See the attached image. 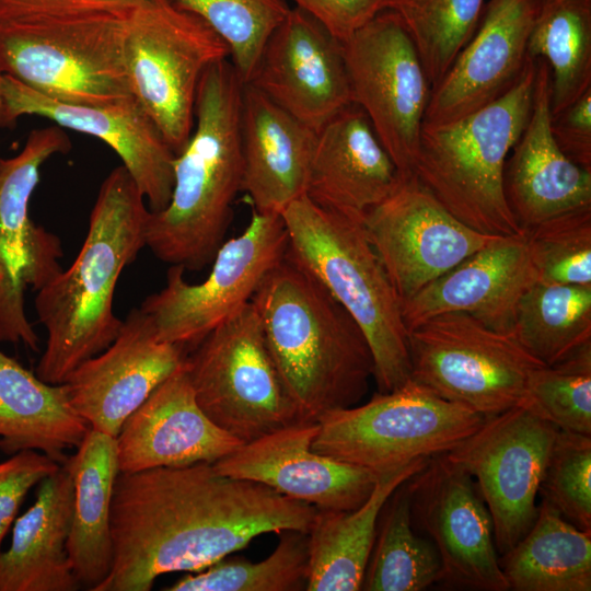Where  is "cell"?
<instances>
[{"instance_id": "9c48e42d", "label": "cell", "mask_w": 591, "mask_h": 591, "mask_svg": "<svg viewBox=\"0 0 591 591\" xmlns=\"http://www.w3.org/2000/svg\"><path fill=\"white\" fill-rule=\"evenodd\" d=\"M227 58L230 50L211 27L171 0H141L129 13L124 42L129 91L175 154L192 135L202 74Z\"/></svg>"}, {"instance_id": "4316f807", "label": "cell", "mask_w": 591, "mask_h": 591, "mask_svg": "<svg viewBox=\"0 0 591 591\" xmlns=\"http://www.w3.org/2000/svg\"><path fill=\"white\" fill-rule=\"evenodd\" d=\"M316 131L244 83L241 101L242 189L253 209L280 215L306 193Z\"/></svg>"}, {"instance_id": "bcb514c9", "label": "cell", "mask_w": 591, "mask_h": 591, "mask_svg": "<svg viewBox=\"0 0 591 591\" xmlns=\"http://www.w3.org/2000/svg\"><path fill=\"white\" fill-rule=\"evenodd\" d=\"M2 71L0 70V121H1V116H2V111H3V99H2Z\"/></svg>"}, {"instance_id": "ab89813d", "label": "cell", "mask_w": 591, "mask_h": 591, "mask_svg": "<svg viewBox=\"0 0 591 591\" xmlns=\"http://www.w3.org/2000/svg\"><path fill=\"white\" fill-rule=\"evenodd\" d=\"M524 233L537 281L591 286V207L558 215Z\"/></svg>"}, {"instance_id": "603a6c76", "label": "cell", "mask_w": 591, "mask_h": 591, "mask_svg": "<svg viewBox=\"0 0 591 591\" xmlns=\"http://www.w3.org/2000/svg\"><path fill=\"white\" fill-rule=\"evenodd\" d=\"M185 368L162 382L125 420L115 438L120 473L213 464L243 444L206 416Z\"/></svg>"}, {"instance_id": "2e32d148", "label": "cell", "mask_w": 591, "mask_h": 591, "mask_svg": "<svg viewBox=\"0 0 591 591\" xmlns=\"http://www.w3.org/2000/svg\"><path fill=\"white\" fill-rule=\"evenodd\" d=\"M362 223L402 304L500 235L478 232L447 210L417 176L401 177Z\"/></svg>"}, {"instance_id": "e0dca14e", "label": "cell", "mask_w": 591, "mask_h": 591, "mask_svg": "<svg viewBox=\"0 0 591 591\" xmlns=\"http://www.w3.org/2000/svg\"><path fill=\"white\" fill-rule=\"evenodd\" d=\"M412 518L431 537L442 580L480 591H507L488 508L473 477L444 454L406 482Z\"/></svg>"}, {"instance_id": "ac0fdd59", "label": "cell", "mask_w": 591, "mask_h": 591, "mask_svg": "<svg viewBox=\"0 0 591 591\" xmlns=\"http://www.w3.org/2000/svg\"><path fill=\"white\" fill-rule=\"evenodd\" d=\"M188 354L183 345L159 340L150 317L135 308L112 344L80 363L63 384L90 428L116 438L150 394L186 367Z\"/></svg>"}, {"instance_id": "44dd1931", "label": "cell", "mask_w": 591, "mask_h": 591, "mask_svg": "<svg viewBox=\"0 0 591 591\" xmlns=\"http://www.w3.org/2000/svg\"><path fill=\"white\" fill-rule=\"evenodd\" d=\"M318 422L303 420L243 443L213 463L227 476L264 484L318 510H352L372 493L370 471L315 452Z\"/></svg>"}, {"instance_id": "6da1fadb", "label": "cell", "mask_w": 591, "mask_h": 591, "mask_svg": "<svg viewBox=\"0 0 591 591\" xmlns=\"http://www.w3.org/2000/svg\"><path fill=\"white\" fill-rule=\"evenodd\" d=\"M317 509L200 462L118 474L113 565L93 591H149L164 573L200 571L266 533H308Z\"/></svg>"}, {"instance_id": "60d3db41", "label": "cell", "mask_w": 591, "mask_h": 591, "mask_svg": "<svg viewBox=\"0 0 591 591\" xmlns=\"http://www.w3.org/2000/svg\"><path fill=\"white\" fill-rule=\"evenodd\" d=\"M540 493L564 519L591 532V437L558 431Z\"/></svg>"}, {"instance_id": "4fadbf2b", "label": "cell", "mask_w": 591, "mask_h": 591, "mask_svg": "<svg viewBox=\"0 0 591 591\" xmlns=\"http://www.w3.org/2000/svg\"><path fill=\"white\" fill-rule=\"evenodd\" d=\"M352 103L368 116L402 177L415 174L431 84L404 24L379 12L343 42Z\"/></svg>"}, {"instance_id": "d4e9b609", "label": "cell", "mask_w": 591, "mask_h": 591, "mask_svg": "<svg viewBox=\"0 0 591 591\" xmlns=\"http://www.w3.org/2000/svg\"><path fill=\"white\" fill-rule=\"evenodd\" d=\"M536 61L532 112L503 169L509 210L522 231L558 215L591 207V171L570 161L555 143L551 128V74Z\"/></svg>"}, {"instance_id": "9a60e30c", "label": "cell", "mask_w": 591, "mask_h": 591, "mask_svg": "<svg viewBox=\"0 0 591 591\" xmlns=\"http://www.w3.org/2000/svg\"><path fill=\"white\" fill-rule=\"evenodd\" d=\"M558 431L526 407L517 406L485 417L472 434L444 453L476 479L501 555L536 519V497Z\"/></svg>"}, {"instance_id": "b9f144b4", "label": "cell", "mask_w": 591, "mask_h": 591, "mask_svg": "<svg viewBox=\"0 0 591 591\" xmlns=\"http://www.w3.org/2000/svg\"><path fill=\"white\" fill-rule=\"evenodd\" d=\"M60 466L35 450L20 451L0 463V553L2 540L28 490Z\"/></svg>"}, {"instance_id": "7402d4cb", "label": "cell", "mask_w": 591, "mask_h": 591, "mask_svg": "<svg viewBox=\"0 0 591 591\" xmlns=\"http://www.w3.org/2000/svg\"><path fill=\"white\" fill-rule=\"evenodd\" d=\"M535 0H489L479 24L432 88L424 124L443 125L495 102L521 79Z\"/></svg>"}, {"instance_id": "ee69618b", "label": "cell", "mask_w": 591, "mask_h": 591, "mask_svg": "<svg viewBox=\"0 0 591 591\" xmlns=\"http://www.w3.org/2000/svg\"><path fill=\"white\" fill-rule=\"evenodd\" d=\"M549 128L560 151L575 164L591 171V88L551 114Z\"/></svg>"}, {"instance_id": "5b68a950", "label": "cell", "mask_w": 591, "mask_h": 591, "mask_svg": "<svg viewBox=\"0 0 591 591\" xmlns=\"http://www.w3.org/2000/svg\"><path fill=\"white\" fill-rule=\"evenodd\" d=\"M280 216L288 235L287 255L327 290L367 338L379 392L405 384L410 360L401 303L362 219L321 208L306 195Z\"/></svg>"}, {"instance_id": "e575fe53", "label": "cell", "mask_w": 591, "mask_h": 591, "mask_svg": "<svg viewBox=\"0 0 591 591\" xmlns=\"http://www.w3.org/2000/svg\"><path fill=\"white\" fill-rule=\"evenodd\" d=\"M385 507L361 589L421 591L442 580V566L434 545L413 529L406 483L396 489Z\"/></svg>"}, {"instance_id": "1f68e13d", "label": "cell", "mask_w": 591, "mask_h": 591, "mask_svg": "<svg viewBox=\"0 0 591 591\" xmlns=\"http://www.w3.org/2000/svg\"><path fill=\"white\" fill-rule=\"evenodd\" d=\"M500 566L514 591H590L591 532L578 529L542 500L528 533Z\"/></svg>"}, {"instance_id": "f546056e", "label": "cell", "mask_w": 591, "mask_h": 591, "mask_svg": "<svg viewBox=\"0 0 591 591\" xmlns=\"http://www.w3.org/2000/svg\"><path fill=\"white\" fill-rule=\"evenodd\" d=\"M62 465L70 472L74 491L68 557L81 587L93 591L113 565L111 507L119 474L116 439L90 428Z\"/></svg>"}, {"instance_id": "74e56055", "label": "cell", "mask_w": 591, "mask_h": 591, "mask_svg": "<svg viewBox=\"0 0 591 591\" xmlns=\"http://www.w3.org/2000/svg\"><path fill=\"white\" fill-rule=\"evenodd\" d=\"M200 18L225 43L243 83L256 66L264 45L283 21L286 0H171Z\"/></svg>"}, {"instance_id": "52a82bcc", "label": "cell", "mask_w": 591, "mask_h": 591, "mask_svg": "<svg viewBox=\"0 0 591 591\" xmlns=\"http://www.w3.org/2000/svg\"><path fill=\"white\" fill-rule=\"evenodd\" d=\"M129 13L0 26V70L62 103L99 106L128 99L124 42Z\"/></svg>"}, {"instance_id": "d6a6232c", "label": "cell", "mask_w": 591, "mask_h": 591, "mask_svg": "<svg viewBox=\"0 0 591 591\" xmlns=\"http://www.w3.org/2000/svg\"><path fill=\"white\" fill-rule=\"evenodd\" d=\"M528 58L546 61L551 114L591 88V0H535Z\"/></svg>"}, {"instance_id": "8fae6325", "label": "cell", "mask_w": 591, "mask_h": 591, "mask_svg": "<svg viewBox=\"0 0 591 591\" xmlns=\"http://www.w3.org/2000/svg\"><path fill=\"white\" fill-rule=\"evenodd\" d=\"M410 379L484 417L523 406L530 374L543 366L511 333L451 312L407 332Z\"/></svg>"}, {"instance_id": "d6986e66", "label": "cell", "mask_w": 591, "mask_h": 591, "mask_svg": "<svg viewBox=\"0 0 591 591\" xmlns=\"http://www.w3.org/2000/svg\"><path fill=\"white\" fill-rule=\"evenodd\" d=\"M246 84L314 131L352 104L343 42L297 7L268 37Z\"/></svg>"}, {"instance_id": "ffe728a7", "label": "cell", "mask_w": 591, "mask_h": 591, "mask_svg": "<svg viewBox=\"0 0 591 591\" xmlns=\"http://www.w3.org/2000/svg\"><path fill=\"white\" fill-rule=\"evenodd\" d=\"M2 99L1 127L13 126L21 116L36 115L59 127L96 137L120 158L150 211L167 206L175 153L132 96L99 106L68 104L44 96L3 74Z\"/></svg>"}, {"instance_id": "7c38bea8", "label": "cell", "mask_w": 591, "mask_h": 591, "mask_svg": "<svg viewBox=\"0 0 591 591\" xmlns=\"http://www.w3.org/2000/svg\"><path fill=\"white\" fill-rule=\"evenodd\" d=\"M287 248L281 216L253 209L246 228L221 244L204 281L189 283L185 269L171 265L165 287L148 296L140 309L150 317L159 340L183 345L190 351L251 302L265 275Z\"/></svg>"}, {"instance_id": "8992f818", "label": "cell", "mask_w": 591, "mask_h": 591, "mask_svg": "<svg viewBox=\"0 0 591 591\" xmlns=\"http://www.w3.org/2000/svg\"><path fill=\"white\" fill-rule=\"evenodd\" d=\"M536 61L503 96L452 123L422 124L415 175L455 218L490 235L523 231L502 187L507 158L525 128L533 104Z\"/></svg>"}, {"instance_id": "cb8c5ba5", "label": "cell", "mask_w": 591, "mask_h": 591, "mask_svg": "<svg viewBox=\"0 0 591 591\" xmlns=\"http://www.w3.org/2000/svg\"><path fill=\"white\" fill-rule=\"evenodd\" d=\"M535 281L524 231L500 236L404 301L403 322L408 332L437 315L461 312L511 333L518 303Z\"/></svg>"}, {"instance_id": "f6af8a7d", "label": "cell", "mask_w": 591, "mask_h": 591, "mask_svg": "<svg viewBox=\"0 0 591 591\" xmlns=\"http://www.w3.org/2000/svg\"><path fill=\"white\" fill-rule=\"evenodd\" d=\"M345 42L385 8L386 0H291Z\"/></svg>"}, {"instance_id": "277c9868", "label": "cell", "mask_w": 591, "mask_h": 591, "mask_svg": "<svg viewBox=\"0 0 591 591\" xmlns=\"http://www.w3.org/2000/svg\"><path fill=\"white\" fill-rule=\"evenodd\" d=\"M243 81L230 58L202 74L195 123L175 154L167 206L149 211L146 246L162 262L199 271L211 264L242 189L241 101Z\"/></svg>"}, {"instance_id": "f35d334b", "label": "cell", "mask_w": 591, "mask_h": 591, "mask_svg": "<svg viewBox=\"0 0 591 591\" xmlns=\"http://www.w3.org/2000/svg\"><path fill=\"white\" fill-rule=\"evenodd\" d=\"M523 406L559 430L591 437V343L535 368Z\"/></svg>"}, {"instance_id": "7a4b0ae2", "label": "cell", "mask_w": 591, "mask_h": 591, "mask_svg": "<svg viewBox=\"0 0 591 591\" xmlns=\"http://www.w3.org/2000/svg\"><path fill=\"white\" fill-rule=\"evenodd\" d=\"M119 165L103 181L85 240L66 270L37 291L35 310L47 332L36 375L62 384L83 361L107 348L121 326L113 310L121 271L146 246L149 208Z\"/></svg>"}, {"instance_id": "5bb4252c", "label": "cell", "mask_w": 591, "mask_h": 591, "mask_svg": "<svg viewBox=\"0 0 591 591\" xmlns=\"http://www.w3.org/2000/svg\"><path fill=\"white\" fill-rule=\"evenodd\" d=\"M70 140L59 126L34 129L14 157L0 158V343L23 341L38 350V336L26 317L25 290L38 291L61 270L59 237L28 215L42 166L66 153Z\"/></svg>"}, {"instance_id": "30bf717a", "label": "cell", "mask_w": 591, "mask_h": 591, "mask_svg": "<svg viewBox=\"0 0 591 591\" xmlns=\"http://www.w3.org/2000/svg\"><path fill=\"white\" fill-rule=\"evenodd\" d=\"M185 370L206 416L243 443L305 420L278 372L252 302L189 351Z\"/></svg>"}, {"instance_id": "484cf974", "label": "cell", "mask_w": 591, "mask_h": 591, "mask_svg": "<svg viewBox=\"0 0 591 591\" xmlns=\"http://www.w3.org/2000/svg\"><path fill=\"white\" fill-rule=\"evenodd\" d=\"M401 177L368 116L352 103L316 131L305 195L321 208L362 219Z\"/></svg>"}, {"instance_id": "3957f363", "label": "cell", "mask_w": 591, "mask_h": 591, "mask_svg": "<svg viewBox=\"0 0 591 591\" xmlns=\"http://www.w3.org/2000/svg\"><path fill=\"white\" fill-rule=\"evenodd\" d=\"M251 302L278 372L305 420L317 421L363 398L374 370L367 338L287 253L265 275Z\"/></svg>"}, {"instance_id": "83f0119b", "label": "cell", "mask_w": 591, "mask_h": 591, "mask_svg": "<svg viewBox=\"0 0 591 591\" xmlns=\"http://www.w3.org/2000/svg\"><path fill=\"white\" fill-rule=\"evenodd\" d=\"M73 482L65 465L45 477L35 502L14 523L10 547L0 553V591H76L67 552Z\"/></svg>"}, {"instance_id": "4dcf8cb0", "label": "cell", "mask_w": 591, "mask_h": 591, "mask_svg": "<svg viewBox=\"0 0 591 591\" xmlns=\"http://www.w3.org/2000/svg\"><path fill=\"white\" fill-rule=\"evenodd\" d=\"M90 430L65 384H49L0 350V450L40 451L60 465Z\"/></svg>"}, {"instance_id": "8d00e7d4", "label": "cell", "mask_w": 591, "mask_h": 591, "mask_svg": "<svg viewBox=\"0 0 591 591\" xmlns=\"http://www.w3.org/2000/svg\"><path fill=\"white\" fill-rule=\"evenodd\" d=\"M273 554L258 563L227 557L188 573L167 591H299L306 590L308 533L283 531Z\"/></svg>"}, {"instance_id": "ba28073f", "label": "cell", "mask_w": 591, "mask_h": 591, "mask_svg": "<svg viewBox=\"0 0 591 591\" xmlns=\"http://www.w3.org/2000/svg\"><path fill=\"white\" fill-rule=\"evenodd\" d=\"M484 420L409 379L364 404L324 414L312 449L380 477L418 459L449 452Z\"/></svg>"}, {"instance_id": "836d02e7", "label": "cell", "mask_w": 591, "mask_h": 591, "mask_svg": "<svg viewBox=\"0 0 591 591\" xmlns=\"http://www.w3.org/2000/svg\"><path fill=\"white\" fill-rule=\"evenodd\" d=\"M511 334L551 366L591 343V286L535 281L521 297Z\"/></svg>"}, {"instance_id": "d590c367", "label": "cell", "mask_w": 591, "mask_h": 591, "mask_svg": "<svg viewBox=\"0 0 591 591\" xmlns=\"http://www.w3.org/2000/svg\"><path fill=\"white\" fill-rule=\"evenodd\" d=\"M484 7V0H386L384 10L401 19L432 90L475 33Z\"/></svg>"}, {"instance_id": "7bdbcfd3", "label": "cell", "mask_w": 591, "mask_h": 591, "mask_svg": "<svg viewBox=\"0 0 591 591\" xmlns=\"http://www.w3.org/2000/svg\"><path fill=\"white\" fill-rule=\"evenodd\" d=\"M141 0H0V26L97 13L131 12Z\"/></svg>"}, {"instance_id": "f1b7e54d", "label": "cell", "mask_w": 591, "mask_h": 591, "mask_svg": "<svg viewBox=\"0 0 591 591\" xmlns=\"http://www.w3.org/2000/svg\"><path fill=\"white\" fill-rule=\"evenodd\" d=\"M429 459L380 476L368 499L356 509H317L308 532V591L361 590L384 506Z\"/></svg>"}]
</instances>
